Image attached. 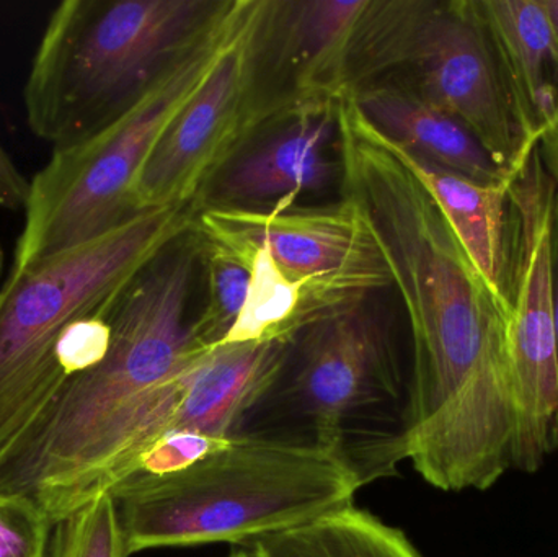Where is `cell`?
Segmentation results:
<instances>
[{
  "mask_svg": "<svg viewBox=\"0 0 558 557\" xmlns=\"http://www.w3.org/2000/svg\"><path fill=\"white\" fill-rule=\"evenodd\" d=\"M537 147H539L544 167H546L547 173H549L558 190V117L544 131Z\"/></svg>",
  "mask_w": 558,
  "mask_h": 557,
  "instance_id": "obj_24",
  "label": "cell"
},
{
  "mask_svg": "<svg viewBox=\"0 0 558 557\" xmlns=\"http://www.w3.org/2000/svg\"><path fill=\"white\" fill-rule=\"evenodd\" d=\"M534 140L558 117V41L543 0H482Z\"/></svg>",
  "mask_w": 558,
  "mask_h": 557,
  "instance_id": "obj_15",
  "label": "cell"
},
{
  "mask_svg": "<svg viewBox=\"0 0 558 557\" xmlns=\"http://www.w3.org/2000/svg\"><path fill=\"white\" fill-rule=\"evenodd\" d=\"M353 95L364 117L393 146L482 185H508L517 177L501 169L464 124L426 104L402 82Z\"/></svg>",
  "mask_w": 558,
  "mask_h": 557,
  "instance_id": "obj_13",
  "label": "cell"
},
{
  "mask_svg": "<svg viewBox=\"0 0 558 557\" xmlns=\"http://www.w3.org/2000/svg\"><path fill=\"white\" fill-rule=\"evenodd\" d=\"M271 9L274 2L265 0L241 39L157 144L134 189L137 213L185 208L251 130L260 105Z\"/></svg>",
  "mask_w": 558,
  "mask_h": 557,
  "instance_id": "obj_10",
  "label": "cell"
},
{
  "mask_svg": "<svg viewBox=\"0 0 558 557\" xmlns=\"http://www.w3.org/2000/svg\"><path fill=\"white\" fill-rule=\"evenodd\" d=\"M52 525L32 500L0 494V557H46Z\"/></svg>",
  "mask_w": 558,
  "mask_h": 557,
  "instance_id": "obj_20",
  "label": "cell"
},
{
  "mask_svg": "<svg viewBox=\"0 0 558 557\" xmlns=\"http://www.w3.org/2000/svg\"><path fill=\"white\" fill-rule=\"evenodd\" d=\"M252 557H423L402 530L353 504L251 543Z\"/></svg>",
  "mask_w": 558,
  "mask_h": 557,
  "instance_id": "obj_16",
  "label": "cell"
},
{
  "mask_svg": "<svg viewBox=\"0 0 558 557\" xmlns=\"http://www.w3.org/2000/svg\"><path fill=\"white\" fill-rule=\"evenodd\" d=\"M543 5L546 9L547 16H549L550 25H553L558 41V0H543Z\"/></svg>",
  "mask_w": 558,
  "mask_h": 557,
  "instance_id": "obj_25",
  "label": "cell"
},
{
  "mask_svg": "<svg viewBox=\"0 0 558 557\" xmlns=\"http://www.w3.org/2000/svg\"><path fill=\"white\" fill-rule=\"evenodd\" d=\"M386 144L432 193L472 264L511 314L517 267L513 180L508 185H482L407 153L387 140Z\"/></svg>",
  "mask_w": 558,
  "mask_h": 557,
  "instance_id": "obj_11",
  "label": "cell"
},
{
  "mask_svg": "<svg viewBox=\"0 0 558 557\" xmlns=\"http://www.w3.org/2000/svg\"><path fill=\"white\" fill-rule=\"evenodd\" d=\"M517 211L514 300L508 324L517 441L513 470L533 474L554 451L558 356L549 280V219L556 183L534 149L511 182Z\"/></svg>",
  "mask_w": 558,
  "mask_h": 557,
  "instance_id": "obj_9",
  "label": "cell"
},
{
  "mask_svg": "<svg viewBox=\"0 0 558 557\" xmlns=\"http://www.w3.org/2000/svg\"><path fill=\"white\" fill-rule=\"evenodd\" d=\"M229 557H252L251 552H234Z\"/></svg>",
  "mask_w": 558,
  "mask_h": 557,
  "instance_id": "obj_26",
  "label": "cell"
},
{
  "mask_svg": "<svg viewBox=\"0 0 558 557\" xmlns=\"http://www.w3.org/2000/svg\"><path fill=\"white\" fill-rule=\"evenodd\" d=\"M206 244L226 249L251 270L244 306L219 347L291 342L301 330L302 290L278 267L268 247L238 239H213Z\"/></svg>",
  "mask_w": 558,
  "mask_h": 557,
  "instance_id": "obj_17",
  "label": "cell"
},
{
  "mask_svg": "<svg viewBox=\"0 0 558 557\" xmlns=\"http://www.w3.org/2000/svg\"><path fill=\"white\" fill-rule=\"evenodd\" d=\"M335 121L344 192L373 221L409 324V461L445 493L488 491L513 470L510 311L353 92L335 104Z\"/></svg>",
  "mask_w": 558,
  "mask_h": 557,
  "instance_id": "obj_1",
  "label": "cell"
},
{
  "mask_svg": "<svg viewBox=\"0 0 558 557\" xmlns=\"http://www.w3.org/2000/svg\"><path fill=\"white\" fill-rule=\"evenodd\" d=\"M337 136L333 111L317 108L305 113L284 133L239 160L218 186L221 206L291 199L304 192H320L341 170L328 156Z\"/></svg>",
  "mask_w": 558,
  "mask_h": 557,
  "instance_id": "obj_14",
  "label": "cell"
},
{
  "mask_svg": "<svg viewBox=\"0 0 558 557\" xmlns=\"http://www.w3.org/2000/svg\"><path fill=\"white\" fill-rule=\"evenodd\" d=\"M190 225L183 206L149 209L97 241L7 277L0 287V451L64 385L56 353L69 327L107 313Z\"/></svg>",
  "mask_w": 558,
  "mask_h": 557,
  "instance_id": "obj_6",
  "label": "cell"
},
{
  "mask_svg": "<svg viewBox=\"0 0 558 557\" xmlns=\"http://www.w3.org/2000/svg\"><path fill=\"white\" fill-rule=\"evenodd\" d=\"M208 247V293L202 314L193 320V332L202 346L216 349L221 346L234 326L251 283V270L234 254L206 244Z\"/></svg>",
  "mask_w": 558,
  "mask_h": 557,
  "instance_id": "obj_18",
  "label": "cell"
},
{
  "mask_svg": "<svg viewBox=\"0 0 558 557\" xmlns=\"http://www.w3.org/2000/svg\"><path fill=\"white\" fill-rule=\"evenodd\" d=\"M216 5L206 0L59 3L23 87L29 131L61 149L104 130L143 94Z\"/></svg>",
  "mask_w": 558,
  "mask_h": 557,
  "instance_id": "obj_5",
  "label": "cell"
},
{
  "mask_svg": "<svg viewBox=\"0 0 558 557\" xmlns=\"http://www.w3.org/2000/svg\"><path fill=\"white\" fill-rule=\"evenodd\" d=\"M3 261H5V255H3V249L0 245V275H2Z\"/></svg>",
  "mask_w": 558,
  "mask_h": 557,
  "instance_id": "obj_27",
  "label": "cell"
},
{
  "mask_svg": "<svg viewBox=\"0 0 558 557\" xmlns=\"http://www.w3.org/2000/svg\"><path fill=\"white\" fill-rule=\"evenodd\" d=\"M356 58L364 72H405L403 85L464 124L511 175L536 149L482 0L371 2Z\"/></svg>",
  "mask_w": 558,
  "mask_h": 557,
  "instance_id": "obj_7",
  "label": "cell"
},
{
  "mask_svg": "<svg viewBox=\"0 0 558 557\" xmlns=\"http://www.w3.org/2000/svg\"><path fill=\"white\" fill-rule=\"evenodd\" d=\"M549 280L550 304H553L554 330H556L557 356H558V190L553 199L549 219ZM554 451L558 450V415L553 437Z\"/></svg>",
  "mask_w": 558,
  "mask_h": 557,
  "instance_id": "obj_23",
  "label": "cell"
},
{
  "mask_svg": "<svg viewBox=\"0 0 558 557\" xmlns=\"http://www.w3.org/2000/svg\"><path fill=\"white\" fill-rule=\"evenodd\" d=\"M412 360L374 298L311 324L232 437L307 448L343 464L361 487L409 460Z\"/></svg>",
  "mask_w": 558,
  "mask_h": 557,
  "instance_id": "obj_3",
  "label": "cell"
},
{
  "mask_svg": "<svg viewBox=\"0 0 558 557\" xmlns=\"http://www.w3.org/2000/svg\"><path fill=\"white\" fill-rule=\"evenodd\" d=\"M28 192L29 180L23 175L22 170L0 144V208L7 211H23Z\"/></svg>",
  "mask_w": 558,
  "mask_h": 557,
  "instance_id": "obj_22",
  "label": "cell"
},
{
  "mask_svg": "<svg viewBox=\"0 0 558 557\" xmlns=\"http://www.w3.org/2000/svg\"><path fill=\"white\" fill-rule=\"evenodd\" d=\"M46 557H130L113 497L101 494L56 522Z\"/></svg>",
  "mask_w": 558,
  "mask_h": 557,
  "instance_id": "obj_19",
  "label": "cell"
},
{
  "mask_svg": "<svg viewBox=\"0 0 558 557\" xmlns=\"http://www.w3.org/2000/svg\"><path fill=\"white\" fill-rule=\"evenodd\" d=\"M356 477L307 448L231 437L186 470L133 476L110 491L128 556L254 543L353 504Z\"/></svg>",
  "mask_w": 558,
  "mask_h": 557,
  "instance_id": "obj_4",
  "label": "cell"
},
{
  "mask_svg": "<svg viewBox=\"0 0 558 557\" xmlns=\"http://www.w3.org/2000/svg\"><path fill=\"white\" fill-rule=\"evenodd\" d=\"M347 198L327 208L274 211L213 206L199 218L205 241L238 239L264 244L278 267L301 287V330L392 288L373 221L363 203ZM299 330V332H301Z\"/></svg>",
  "mask_w": 558,
  "mask_h": 557,
  "instance_id": "obj_8",
  "label": "cell"
},
{
  "mask_svg": "<svg viewBox=\"0 0 558 557\" xmlns=\"http://www.w3.org/2000/svg\"><path fill=\"white\" fill-rule=\"evenodd\" d=\"M229 438L209 437L196 432H172L163 435L137 458L130 477L179 473L218 450Z\"/></svg>",
  "mask_w": 558,
  "mask_h": 557,
  "instance_id": "obj_21",
  "label": "cell"
},
{
  "mask_svg": "<svg viewBox=\"0 0 558 557\" xmlns=\"http://www.w3.org/2000/svg\"><path fill=\"white\" fill-rule=\"evenodd\" d=\"M369 0L274 2L268 48L295 72L304 97L335 105L350 94V59Z\"/></svg>",
  "mask_w": 558,
  "mask_h": 557,
  "instance_id": "obj_12",
  "label": "cell"
},
{
  "mask_svg": "<svg viewBox=\"0 0 558 557\" xmlns=\"http://www.w3.org/2000/svg\"><path fill=\"white\" fill-rule=\"evenodd\" d=\"M193 270L195 254L182 247L128 284L105 313V359L68 379L0 451V494L32 500L56 523L130 477L213 350L186 316Z\"/></svg>",
  "mask_w": 558,
  "mask_h": 557,
  "instance_id": "obj_2",
  "label": "cell"
}]
</instances>
